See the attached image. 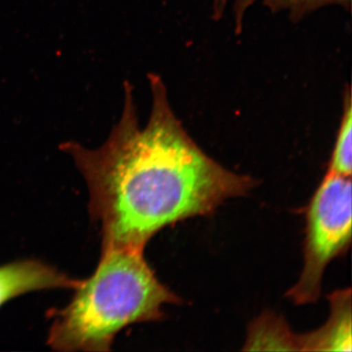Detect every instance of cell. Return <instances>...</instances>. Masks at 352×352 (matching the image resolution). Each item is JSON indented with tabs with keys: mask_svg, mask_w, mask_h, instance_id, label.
Returning <instances> with one entry per match:
<instances>
[{
	"mask_svg": "<svg viewBox=\"0 0 352 352\" xmlns=\"http://www.w3.org/2000/svg\"><path fill=\"white\" fill-rule=\"evenodd\" d=\"M152 110L139 126L133 87L124 82L120 122L98 149L69 141L89 191V214L101 227L102 250L144 251L164 227L212 214L258 182L227 170L197 145L177 119L161 76L149 74Z\"/></svg>",
	"mask_w": 352,
	"mask_h": 352,
	"instance_id": "6da1fadb",
	"label": "cell"
},
{
	"mask_svg": "<svg viewBox=\"0 0 352 352\" xmlns=\"http://www.w3.org/2000/svg\"><path fill=\"white\" fill-rule=\"evenodd\" d=\"M180 302L157 279L144 251L102 250L94 275L82 280L72 302L48 312L47 344L58 351H109L122 329L161 320L164 305Z\"/></svg>",
	"mask_w": 352,
	"mask_h": 352,
	"instance_id": "7a4b0ae2",
	"label": "cell"
},
{
	"mask_svg": "<svg viewBox=\"0 0 352 352\" xmlns=\"http://www.w3.org/2000/svg\"><path fill=\"white\" fill-rule=\"evenodd\" d=\"M351 176L330 173L323 178L307 214L303 267L288 296L296 305L316 302L329 263L351 242Z\"/></svg>",
	"mask_w": 352,
	"mask_h": 352,
	"instance_id": "3957f363",
	"label": "cell"
},
{
	"mask_svg": "<svg viewBox=\"0 0 352 352\" xmlns=\"http://www.w3.org/2000/svg\"><path fill=\"white\" fill-rule=\"evenodd\" d=\"M82 280L75 279L57 268L36 259L14 261L0 266V307L12 298L31 292L78 288Z\"/></svg>",
	"mask_w": 352,
	"mask_h": 352,
	"instance_id": "277c9868",
	"label": "cell"
},
{
	"mask_svg": "<svg viewBox=\"0 0 352 352\" xmlns=\"http://www.w3.org/2000/svg\"><path fill=\"white\" fill-rule=\"evenodd\" d=\"M327 322L314 332L298 336L302 351H351V291L339 289L329 296Z\"/></svg>",
	"mask_w": 352,
	"mask_h": 352,
	"instance_id": "5b68a950",
	"label": "cell"
},
{
	"mask_svg": "<svg viewBox=\"0 0 352 352\" xmlns=\"http://www.w3.org/2000/svg\"><path fill=\"white\" fill-rule=\"evenodd\" d=\"M268 346L280 351H300L298 336L276 315L264 314L252 324L245 349H267Z\"/></svg>",
	"mask_w": 352,
	"mask_h": 352,
	"instance_id": "8992f818",
	"label": "cell"
},
{
	"mask_svg": "<svg viewBox=\"0 0 352 352\" xmlns=\"http://www.w3.org/2000/svg\"><path fill=\"white\" fill-rule=\"evenodd\" d=\"M330 173L351 176L352 173V104L351 87L347 85L344 97V111L336 139L332 157L329 164Z\"/></svg>",
	"mask_w": 352,
	"mask_h": 352,
	"instance_id": "52a82bcc",
	"label": "cell"
},
{
	"mask_svg": "<svg viewBox=\"0 0 352 352\" xmlns=\"http://www.w3.org/2000/svg\"><path fill=\"white\" fill-rule=\"evenodd\" d=\"M274 12L284 11L293 19L300 20L307 14L328 6H340L349 10L351 0H264Z\"/></svg>",
	"mask_w": 352,
	"mask_h": 352,
	"instance_id": "ba28073f",
	"label": "cell"
},
{
	"mask_svg": "<svg viewBox=\"0 0 352 352\" xmlns=\"http://www.w3.org/2000/svg\"><path fill=\"white\" fill-rule=\"evenodd\" d=\"M231 0H214L212 3V16L219 20L226 12V7ZM258 0H233V16L235 21L236 32H240L243 28V22L245 13Z\"/></svg>",
	"mask_w": 352,
	"mask_h": 352,
	"instance_id": "9c48e42d",
	"label": "cell"
}]
</instances>
